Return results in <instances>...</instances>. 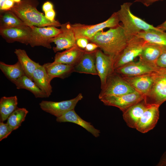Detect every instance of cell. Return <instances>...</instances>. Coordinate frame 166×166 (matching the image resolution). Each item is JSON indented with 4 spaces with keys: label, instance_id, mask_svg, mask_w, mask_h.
Returning <instances> with one entry per match:
<instances>
[{
    "label": "cell",
    "instance_id": "4316f807",
    "mask_svg": "<svg viewBox=\"0 0 166 166\" xmlns=\"http://www.w3.org/2000/svg\"><path fill=\"white\" fill-rule=\"evenodd\" d=\"M18 98L16 96L3 97L0 100V121L3 122L18 108Z\"/></svg>",
    "mask_w": 166,
    "mask_h": 166
},
{
    "label": "cell",
    "instance_id": "d6a6232c",
    "mask_svg": "<svg viewBox=\"0 0 166 166\" xmlns=\"http://www.w3.org/2000/svg\"><path fill=\"white\" fill-rule=\"evenodd\" d=\"M14 4L15 2L13 0H6L0 6V11L10 10Z\"/></svg>",
    "mask_w": 166,
    "mask_h": 166
},
{
    "label": "cell",
    "instance_id": "d4e9b609",
    "mask_svg": "<svg viewBox=\"0 0 166 166\" xmlns=\"http://www.w3.org/2000/svg\"><path fill=\"white\" fill-rule=\"evenodd\" d=\"M14 53L17 56L18 61L21 64L26 75L33 81V73L40 65L31 60L24 49H16Z\"/></svg>",
    "mask_w": 166,
    "mask_h": 166
},
{
    "label": "cell",
    "instance_id": "9a60e30c",
    "mask_svg": "<svg viewBox=\"0 0 166 166\" xmlns=\"http://www.w3.org/2000/svg\"><path fill=\"white\" fill-rule=\"evenodd\" d=\"M159 107L149 104L139 120L135 128L142 133H146L152 129L159 119Z\"/></svg>",
    "mask_w": 166,
    "mask_h": 166
},
{
    "label": "cell",
    "instance_id": "44dd1931",
    "mask_svg": "<svg viewBox=\"0 0 166 166\" xmlns=\"http://www.w3.org/2000/svg\"><path fill=\"white\" fill-rule=\"evenodd\" d=\"M43 65L52 80L55 77L64 79L74 72V66L59 63H47Z\"/></svg>",
    "mask_w": 166,
    "mask_h": 166
},
{
    "label": "cell",
    "instance_id": "8d00e7d4",
    "mask_svg": "<svg viewBox=\"0 0 166 166\" xmlns=\"http://www.w3.org/2000/svg\"><path fill=\"white\" fill-rule=\"evenodd\" d=\"M42 9L45 12L53 9V5L51 2L47 1L44 3L42 6Z\"/></svg>",
    "mask_w": 166,
    "mask_h": 166
},
{
    "label": "cell",
    "instance_id": "d590c367",
    "mask_svg": "<svg viewBox=\"0 0 166 166\" xmlns=\"http://www.w3.org/2000/svg\"><path fill=\"white\" fill-rule=\"evenodd\" d=\"M45 17L49 20L53 22L55 20L54 19L55 16V12L54 9L45 12Z\"/></svg>",
    "mask_w": 166,
    "mask_h": 166
},
{
    "label": "cell",
    "instance_id": "5b68a950",
    "mask_svg": "<svg viewBox=\"0 0 166 166\" xmlns=\"http://www.w3.org/2000/svg\"><path fill=\"white\" fill-rule=\"evenodd\" d=\"M117 12L113 13L105 21L94 25H85L79 23L72 24L76 38H84L90 41L97 33L106 28L116 27L120 24Z\"/></svg>",
    "mask_w": 166,
    "mask_h": 166
},
{
    "label": "cell",
    "instance_id": "4dcf8cb0",
    "mask_svg": "<svg viewBox=\"0 0 166 166\" xmlns=\"http://www.w3.org/2000/svg\"><path fill=\"white\" fill-rule=\"evenodd\" d=\"M13 130L7 123H0V141L6 138Z\"/></svg>",
    "mask_w": 166,
    "mask_h": 166
},
{
    "label": "cell",
    "instance_id": "6da1fadb",
    "mask_svg": "<svg viewBox=\"0 0 166 166\" xmlns=\"http://www.w3.org/2000/svg\"><path fill=\"white\" fill-rule=\"evenodd\" d=\"M89 41L97 44L114 61L126 46L128 40L122 25H119L106 31L98 32Z\"/></svg>",
    "mask_w": 166,
    "mask_h": 166
},
{
    "label": "cell",
    "instance_id": "9c48e42d",
    "mask_svg": "<svg viewBox=\"0 0 166 166\" xmlns=\"http://www.w3.org/2000/svg\"><path fill=\"white\" fill-rule=\"evenodd\" d=\"M144 96L138 92L118 96L104 97L100 99L106 105L118 108L122 112L132 105L144 99Z\"/></svg>",
    "mask_w": 166,
    "mask_h": 166
},
{
    "label": "cell",
    "instance_id": "f546056e",
    "mask_svg": "<svg viewBox=\"0 0 166 166\" xmlns=\"http://www.w3.org/2000/svg\"><path fill=\"white\" fill-rule=\"evenodd\" d=\"M28 112L25 108L18 107L8 117L6 123L13 130H15L21 125Z\"/></svg>",
    "mask_w": 166,
    "mask_h": 166
},
{
    "label": "cell",
    "instance_id": "b9f144b4",
    "mask_svg": "<svg viewBox=\"0 0 166 166\" xmlns=\"http://www.w3.org/2000/svg\"><path fill=\"white\" fill-rule=\"evenodd\" d=\"M6 0H0V6H1L3 2Z\"/></svg>",
    "mask_w": 166,
    "mask_h": 166
},
{
    "label": "cell",
    "instance_id": "484cf974",
    "mask_svg": "<svg viewBox=\"0 0 166 166\" xmlns=\"http://www.w3.org/2000/svg\"><path fill=\"white\" fill-rule=\"evenodd\" d=\"M13 83L15 85L17 89L27 90L32 93L36 98L48 97L46 94L34 82L26 75Z\"/></svg>",
    "mask_w": 166,
    "mask_h": 166
},
{
    "label": "cell",
    "instance_id": "8fae6325",
    "mask_svg": "<svg viewBox=\"0 0 166 166\" xmlns=\"http://www.w3.org/2000/svg\"><path fill=\"white\" fill-rule=\"evenodd\" d=\"M60 29V32L50 40L51 43L54 42L56 45L53 48L55 53L68 49L76 45V38L72 24L69 22L61 24Z\"/></svg>",
    "mask_w": 166,
    "mask_h": 166
},
{
    "label": "cell",
    "instance_id": "603a6c76",
    "mask_svg": "<svg viewBox=\"0 0 166 166\" xmlns=\"http://www.w3.org/2000/svg\"><path fill=\"white\" fill-rule=\"evenodd\" d=\"M146 42L166 47V32L150 30L142 31L136 36Z\"/></svg>",
    "mask_w": 166,
    "mask_h": 166
},
{
    "label": "cell",
    "instance_id": "8992f818",
    "mask_svg": "<svg viewBox=\"0 0 166 166\" xmlns=\"http://www.w3.org/2000/svg\"><path fill=\"white\" fill-rule=\"evenodd\" d=\"M136 91L119 74L114 71L108 78L106 84L101 89L98 97L109 96H118Z\"/></svg>",
    "mask_w": 166,
    "mask_h": 166
},
{
    "label": "cell",
    "instance_id": "7a4b0ae2",
    "mask_svg": "<svg viewBox=\"0 0 166 166\" xmlns=\"http://www.w3.org/2000/svg\"><path fill=\"white\" fill-rule=\"evenodd\" d=\"M38 4L36 0H22L15 4L10 10L26 25L38 27L53 26L59 27L61 24L58 21H51L37 9Z\"/></svg>",
    "mask_w": 166,
    "mask_h": 166
},
{
    "label": "cell",
    "instance_id": "60d3db41",
    "mask_svg": "<svg viewBox=\"0 0 166 166\" xmlns=\"http://www.w3.org/2000/svg\"><path fill=\"white\" fill-rule=\"evenodd\" d=\"M13 0L15 2V3H19L22 1V0Z\"/></svg>",
    "mask_w": 166,
    "mask_h": 166
},
{
    "label": "cell",
    "instance_id": "7402d4cb",
    "mask_svg": "<svg viewBox=\"0 0 166 166\" xmlns=\"http://www.w3.org/2000/svg\"><path fill=\"white\" fill-rule=\"evenodd\" d=\"M33 79L37 85L49 97L52 92L50 78L43 65H40L34 70Z\"/></svg>",
    "mask_w": 166,
    "mask_h": 166
},
{
    "label": "cell",
    "instance_id": "e0dca14e",
    "mask_svg": "<svg viewBox=\"0 0 166 166\" xmlns=\"http://www.w3.org/2000/svg\"><path fill=\"white\" fill-rule=\"evenodd\" d=\"M149 105L144 99L123 112V118L127 126L136 128L139 120Z\"/></svg>",
    "mask_w": 166,
    "mask_h": 166
},
{
    "label": "cell",
    "instance_id": "d6986e66",
    "mask_svg": "<svg viewBox=\"0 0 166 166\" xmlns=\"http://www.w3.org/2000/svg\"><path fill=\"white\" fill-rule=\"evenodd\" d=\"M85 52L76 45L55 54L53 62L75 66L80 61Z\"/></svg>",
    "mask_w": 166,
    "mask_h": 166
},
{
    "label": "cell",
    "instance_id": "277c9868",
    "mask_svg": "<svg viewBox=\"0 0 166 166\" xmlns=\"http://www.w3.org/2000/svg\"><path fill=\"white\" fill-rule=\"evenodd\" d=\"M144 99L148 104L159 106L166 101V68L154 72L152 86Z\"/></svg>",
    "mask_w": 166,
    "mask_h": 166
},
{
    "label": "cell",
    "instance_id": "5bb4252c",
    "mask_svg": "<svg viewBox=\"0 0 166 166\" xmlns=\"http://www.w3.org/2000/svg\"><path fill=\"white\" fill-rule=\"evenodd\" d=\"M31 28L25 25L10 28H0V34L9 43L18 42L28 45L31 37Z\"/></svg>",
    "mask_w": 166,
    "mask_h": 166
},
{
    "label": "cell",
    "instance_id": "f35d334b",
    "mask_svg": "<svg viewBox=\"0 0 166 166\" xmlns=\"http://www.w3.org/2000/svg\"><path fill=\"white\" fill-rule=\"evenodd\" d=\"M157 166H166V151L163 154L157 165Z\"/></svg>",
    "mask_w": 166,
    "mask_h": 166
},
{
    "label": "cell",
    "instance_id": "7c38bea8",
    "mask_svg": "<svg viewBox=\"0 0 166 166\" xmlns=\"http://www.w3.org/2000/svg\"><path fill=\"white\" fill-rule=\"evenodd\" d=\"M158 68L139 58L137 61L130 62L114 71L122 77H133L151 73Z\"/></svg>",
    "mask_w": 166,
    "mask_h": 166
},
{
    "label": "cell",
    "instance_id": "ac0fdd59",
    "mask_svg": "<svg viewBox=\"0 0 166 166\" xmlns=\"http://www.w3.org/2000/svg\"><path fill=\"white\" fill-rule=\"evenodd\" d=\"M56 121L58 122H70L78 124L96 137H97L100 135V131L96 128L90 123L82 119L77 114L74 109L69 110L61 116L57 117Z\"/></svg>",
    "mask_w": 166,
    "mask_h": 166
},
{
    "label": "cell",
    "instance_id": "836d02e7",
    "mask_svg": "<svg viewBox=\"0 0 166 166\" xmlns=\"http://www.w3.org/2000/svg\"><path fill=\"white\" fill-rule=\"evenodd\" d=\"M89 41L88 39L84 38H78L76 39V45L79 48L84 49Z\"/></svg>",
    "mask_w": 166,
    "mask_h": 166
},
{
    "label": "cell",
    "instance_id": "3957f363",
    "mask_svg": "<svg viewBox=\"0 0 166 166\" xmlns=\"http://www.w3.org/2000/svg\"><path fill=\"white\" fill-rule=\"evenodd\" d=\"M132 4L131 2L124 3L117 12L120 21L122 23V26L128 40L142 31L150 30H160L133 14L130 9Z\"/></svg>",
    "mask_w": 166,
    "mask_h": 166
},
{
    "label": "cell",
    "instance_id": "ba28073f",
    "mask_svg": "<svg viewBox=\"0 0 166 166\" xmlns=\"http://www.w3.org/2000/svg\"><path fill=\"white\" fill-rule=\"evenodd\" d=\"M31 29L29 44L32 47L42 46L51 49V39L56 37L61 32L60 29L53 26L45 27L30 26Z\"/></svg>",
    "mask_w": 166,
    "mask_h": 166
},
{
    "label": "cell",
    "instance_id": "2e32d148",
    "mask_svg": "<svg viewBox=\"0 0 166 166\" xmlns=\"http://www.w3.org/2000/svg\"><path fill=\"white\" fill-rule=\"evenodd\" d=\"M154 72L137 76L122 77L136 91L143 95L144 97L150 91L152 86Z\"/></svg>",
    "mask_w": 166,
    "mask_h": 166
},
{
    "label": "cell",
    "instance_id": "74e56055",
    "mask_svg": "<svg viewBox=\"0 0 166 166\" xmlns=\"http://www.w3.org/2000/svg\"><path fill=\"white\" fill-rule=\"evenodd\" d=\"M163 0H135L134 2H140L142 3L146 6L148 7L156 2Z\"/></svg>",
    "mask_w": 166,
    "mask_h": 166
},
{
    "label": "cell",
    "instance_id": "1f68e13d",
    "mask_svg": "<svg viewBox=\"0 0 166 166\" xmlns=\"http://www.w3.org/2000/svg\"><path fill=\"white\" fill-rule=\"evenodd\" d=\"M156 65V67L159 68H166V48L157 59Z\"/></svg>",
    "mask_w": 166,
    "mask_h": 166
},
{
    "label": "cell",
    "instance_id": "ab89813d",
    "mask_svg": "<svg viewBox=\"0 0 166 166\" xmlns=\"http://www.w3.org/2000/svg\"><path fill=\"white\" fill-rule=\"evenodd\" d=\"M157 29L161 31H166V20L160 25L156 27Z\"/></svg>",
    "mask_w": 166,
    "mask_h": 166
},
{
    "label": "cell",
    "instance_id": "83f0119b",
    "mask_svg": "<svg viewBox=\"0 0 166 166\" xmlns=\"http://www.w3.org/2000/svg\"><path fill=\"white\" fill-rule=\"evenodd\" d=\"M0 69L7 78L13 83L26 75L18 61L13 65H8L0 61Z\"/></svg>",
    "mask_w": 166,
    "mask_h": 166
},
{
    "label": "cell",
    "instance_id": "cb8c5ba5",
    "mask_svg": "<svg viewBox=\"0 0 166 166\" xmlns=\"http://www.w3.org/2000/svg\"><path fill=\"white\" fill-rule=\"evenodd\" d=\"M165 48L146 42L139 58L156 67V60Z\"/></svg>",
    "mask_w": 166,
    "mask_h": 166
},
{
    "label": "cell",
    "instance_id": "e575fe53",
    "mask_svg": "<svg viewBox=\"0 0 166 166\" xmlns=\"http://www.w3.org/2000/svg\"><path fill=\"white\" fill-rule=\"evenodd\" d=\"M99 47L97 44L91 42L87 44L84 50L86 52H91L95 51Z\"/></svg>",
    "mask_w": 166,
    "mask_h": 166
},
{
    "label": "cell",
    "instance_id": "52a82bcc",
    "mask_svg": "<svg viewBox=\"0 0 166 166\" xmlns=\"http://www.w3.org/2000/svg\"><path fill=\"white\" fill-rule=\"evenodd\" d=\"M146 42L136 36L128 40L126 46L114 61V70L134 61L135 58L139 57Z\"/></svg>",
    "mask_w": 166,
    "mask_h": 166
},
{
    "label": "cell",
    "instance_id": "f1b7e54d",
    "mask_svg": "<svg viewBox=\"0 0 166 166\" xmlns=\"http://www.w3.org/2000/svg\"><path fill=\"white\" fill-rule=\"evenodd\" d=\"M25 25H26L10 10L0 11V28L5 29Z\"/></svg>",
    "mask_w": 166,
    "mask_h": 166
},
{
    "label": "cell",
    "instance_id": "30bf717a",
    "mask_svg": "<svg viewBox=\"0 0 166 166\" xmlns=\"http://www.w3.org/2000/svg\"><path fill=\"white\" fill-rule=\"evenodd\" d=\"M83 98L82 94L80 93L75 98L69 100L59 102L42 101L39 105L43 111L57 117L69 110L74 109L77 104Z\"/></svg>",
    "mask_w": 166,
    "mask_h": 166
},
{
    "label": "cell",
    "instance_id": "ffe728a7",
    "mask_svg": "<svg viewBox=\"0 0 166 166\" xmlns=\"http://www.w3.org/2000/svg\"><path fill=\"white\" fill-rule=\"evenodd\" d=\"M96 50L91 52L85 51L79 62L74 66V72L98 75L96 66Z\"/></svg>",
    "mask_w": 166,
    "mask_h": 166
},
{
    "label": "cell",
    "instance_id": "4fadbf2b",
    "mask_svg": "<svg viewBox=\"0 0 166 166\" xmlns=\"http://www.w3.org/2000/svg\"><path fill=\"white\" fill-rule=\"evenodd\" d=\"M96 69L101 82V89L105 86L109 77L114 71V59L97 49L95 53Z\"/></svg>",
    "mask_w": 166,
    "mask_h": 166
}]
</instances>
